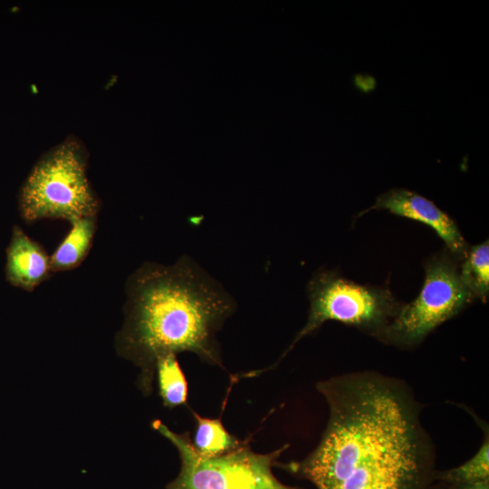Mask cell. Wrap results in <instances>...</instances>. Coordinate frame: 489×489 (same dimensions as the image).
Listing matches in <instances>:
<instances>
[{
  "mask_svg": "<svg viewBox=\"0 0 489 489\" xmlns=\"http://www.w3.org/2000/svg\"><path fill=\"white\" fill-rule=\"evenodd\" d=\"M326 429L303 460L274 465L317 489H420L432 459L419 406L406 385L369 372L317 384Z\"/></svg>",
  "mask_w": 489,
  "mask_h": 489,
  "instance_id": "obj_1",
  "label": "cell"
},
{
  "mask_svg": "<svg viewBox=\"0 0 489 489\" xmlns=\"http://www.w3.org/2000/svg\"><path fill=\"white\" fill-rule=\"evenodd\" d=\"M120 355L141 369L139 385L152 391L158 357L189 351L224 368L216 333L235 311L231 295L187 255L173 265L147 263L127 283Z\"/></svg>",
  "mask_w": 489,
  "mask_h": 489,
  "instance_id": "obj_2",
  "label": "cell"
},
{
  "mask_svg": "<svg viewBox=\"0 0 489 489\" xmlns=\"http://www.w3.org/2000/svg\"><path fill=\"white\" fill-rule=\"evenodd\" d=\"M89 153L83 141L70 134L46 150L25 179L19 210L26 221L96 216L100 202L88 179Z\"/></svg>",
  "mask_w": 489,
  "mask_h": 489,
  "instance_id": "obj_3",
  "label": "cell"
},
{
  "mask_svg": "<svg viewBox=\"0 0 489 489\" xmlns=\"http://www.w3.org/2000/svg\"><path fill=\"white\" fill-rule=\"evenodd\" d=\"M152 427L175 446L181 460L178 475L166 489H300L283 484L272 472L289 445L258 454L243 442L226 454L205 458L195 452L188 432L175 433L158 419Z\"/></svg>",
  "mask_w": 489,
  "mask_h": 489,
  "instance_id": "obj_4",
  "label": "cell"
},
{
  "mask_svg": "<svg viewBox=\"0 0 489 489\" xmlns=\"http://www.w3.org/2000/svg\"><path fill=\"white\" fill-rule=\"evenodd\" d=\"M308 295V320L281 359L327 321L357 327L379 339L402 305L385 288L359 284L331 271L312 276Z\"/></svg>",
  "mask_w": 489,
  "mask_h": 489,
  "instance_id": "obj_5",
  "label": "cell"
},
{
  "mask_svg": "<svg viewBox=\"0 0 489 489\" xmlns=\"http://www.w3.org/2000/svg\"><path fill=\"white\" fill-rule=\"evenodd\" d=\"M425 271L418 296L401 305L379 340L401 347L417 345L475 298L463 283L459 267L452 258L446 255L432 258L425 265Z\"/></svg>",
  "mask_w": 489,
  "mask_h": 489,
  "instance_id": "obj_6",
  "label": "cell"
},
{
  "mask_svg": "<svg viewBox=\"0 0 489 489\" xmlns=\"http://www.w3.org/2000/svg\"><path fill=\"white\" fill-rule=\"evenodd\" d=\"M373 209H385L430 226L446 244L455 258L464 259L469 248L457 225L433 201L408 188L394 187L379 195L374 205L359 216Z\"/></svg>",
  "mask_w": 489,
  "mask_h": 489,
  "instance_id": "obj_7",
  "label": "cell"
},
{
  "mask_svg": "<svg viewBox=\"0 0 489 489\" xmlns=\"http://www.w3.org/2000/svg\"><path fill=\"white\" fill-rule=\"evenodd\" d=\"M50 257L44 249L15 225L6 249L5 274L14 286L33 291L50 274Z\"/></svg>",
  "mask_w": 489,
  "mask_h": 489,
  "instance_id": "obj_8",
  "label": "cell"
},
{
  "mask_svg": "<svg viewBox=\"0 0 489 489\" xmlns=\"http://www.w3.org/2000/svg\"><path fill=\"white\" fill-rule=\"evenodd\" d=\"M96 216H87L71 222L72 228L50 256L51 272L77 267L88 254L96 228Z\"/></svg>",
  "mask_w": 489,
  "mask_h": 489,
  "instance_id": "obj_9",
  "label": "cell"
},
{
  "mask_svg": "<svg viewBox=\"0 0 489 489\" xmlns=\"http://www.w3.org/2000/svg\"><path fill=\"white\" fill-rule=\"evenodd\" d=\"M191 412L196 419V429L191 442L199 456L216 457L237 448L244 442L231 435L219 418L205 417L193 410Z\"/></svg>",
  "mask_w": 489,
  "mask_h": 489,
  "instance_id": "obj_10",
  "label": "cell"
},
{
  "mask_svg": "<svg viewBox=\"0 0 489 489\" xmlns=\"http://www.w3.org/2000/svg\"><path fill=\"white\" fill-rule=\"evenodd\" d=\"M158 394L169 408L187 405V381L175 354L158 358L155 366Z\"/></svg>",
  "mask_w": 489,
  "mask_h": 489,
  "instance_id": "obj_11",
  "label": "cell"
},
{
  "mask_svg": "<svg viewBox=\"0 0 489 489\" xmlns=\"http://www.w3.org/2000/svg\"><path fill=\"white\" fill-rule=\"evenodd\" d=\"M460 276L475 298L485 302L489 292L488 241L469 247L459 267Z\"/></svg>",
  "mask_w": 489,
  "mask_h": 489,
  "instance_id": "obj_12",
  "label": "cell"
},
{
  "mask_svg": "<svg viewBox=\"0 0 489 489\" xmlns=\"http://www.w3.org/2000/svg\"><path fill=\"white\" fill-rule=\"evenodd\" d=\"M442 478L458 485L489 480L488 432L475 455L463 465L446 471Z\"/></svg>",
  "mask_w": 489,
  "mask_h": 489,
  "instance_id": "obj_13",
  "label": "cell"
},
{
  "mask_svg": "<svg viewBox=\"0 0 489 489\" xmlns=\"http://www.w3.org/2000/svg\"><path fill=\"white\" fill-rule=\"evenodd\" d=\"M459 489H489V480L462 484Z\"/></svg>",
  "mask_w": 489,
  "mask_h": 489,
  "instance_id": "obj_14",
  "label": "cell"
}]
</instances>
